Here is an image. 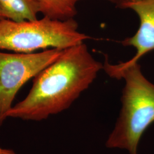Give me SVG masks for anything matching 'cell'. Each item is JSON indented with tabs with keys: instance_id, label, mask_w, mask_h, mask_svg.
Returning a JSON list of instances; mask_svg holds the SVG:
<instances>
[{
	"instance_id": "cell-4",
	"label": "cell",
	"mask_w": 154,
	"mask_h": 154,
	"mask_svg": "<svg viewBox=\"0 0 154 154\" xmlns=\"http://www.w3.org/2000/svg\"><path fill=\"white\" fill-rule=\"evenodd\" d=\"M63 50L51 48L29 54L0 52V127L19 90L54 62Z\"/></svg>"
},
{
	"instance_id": "cell-8",
	"label": "cell",
	"mask_w": 154,
	"mask_h": 154,
	"mask_svg": "<svg viewBox=\"0 0 154 154\" xmlns=\"http://www.w3.org/2000/svg\"><path fill=\"white\" fill-rule=\"evenodd\" d=\"M108 1H109L112 3H115L116 4L117 6H118L120 8H122L123 6L126 4L135 2L140 0H108Z\"/></svg>"
},
{
	"instance_id": "cell-10",
	"label": "cell",
	"mask_w": 154,
	"mask_h": 154,
	"mask_svg": "<svg viewBox=\"0 0 154 154\" xmlns=\"http://www.w3.org/2000/svg\"><path fill=\"white\" fill-rule=\"evenodd\" d=\"M5 15L4 14V12L2 11L1 6H0V20H2L3 19H5Z\"/></svg>"
},
{
	"instance_id": "cell-5",
	"label": "cell",
	"mask_w": 154,
	"mask_h": 154,
	"mask_svg": "<svg viewBox=\"0 0 154 154\" xmlns=\"http://www.w3.org/2000/svg\"><path fill=\"white\" fill-rule=\"evenodd\" d=\"M122 8L130 9L135 11L139 18L140 25L134 35L121 42L125 46L135 48V54L128 61L116 65L110 63V66L116 69L138 63L142 57L154 50V0H140L126 4Z\"/></svg>"
},
{
	"instance_id": "cell-9",
	"label": "cell",
	"mask_w": 154,
	"mask_h": 154,
	"mask_svg": "<svg viewBox=\"0 0 154 154\" xmlns=\"http://www.w3.org/2000/svg\"><path fill=\"white\" fill-rule=\"evenodd\" d=\"M0 154H16L14 151L7 149H2L0 147Z\"/></svg>"
},
{
	"instance_id": "cell-2",
	"label": "cell",
	"mask_w": 154,
	"mask_h": 154,
	"mask_svg": "<svg viewBox=\"0 0 154 154\" xmlns=\"http://www.w3.org/2000/svg\"><path fill=\"white\" fill-rule=\"evenodd\" d=\"M103 69L110 77L125 80L120 116L106 145L137 154L140 139L154 122V85L144 76L138 63L116 69L106 61Z\"/></svg>"
},
{
	"instance_id": "cell-1",
	"label": "cell",
	"mask_w": 154,
	"mask_h": 154,
	"mask_svg": "<svg viewBox=\"0 0 154 154\" xmlns=\"http://www.w3.org/2000/svg\"><path fill=\"white\" fill-rule=\"evenodd\" d=\"M103 69L83 43L63 50L61 55L33 79L26 97L7 116L39 121L67 109Z\"/></svg>"
},
{
	"instance_id": "cell-3",
	"label": "cell",
	"mask_w": 154,
	"mask_h": 154,
	"mask_svg": "<svg viewBox=\"0 0 154 154\" xmlns=\"http://www.w3.org/2000/svg\"><path fill=\"white\" fill-rule=\"evenodd\" d=\"M74 18L41 19L16 22L0 20V49L29 54L48 48L65 50L83 43L90 37L78 31Z\"/></svg>"
},
{
	"instance_id": "cell-7",
	"label": "cell",
	"mask_w": 154,
	"mask_h": 154,
	"mask_svg": "<svg viewBox=\"0 0 154 154\" xmlns=\"http://www.w3.org/2000/svg\"><path fill=\"white\" fill-rule=\"evenodd\" d=\"M44 16L59 20L74 18L77 3L83 0H35Z\"/></svg>"
},
{
	"instance_id": "cell-6",
	"label": "cell",
	"mask_w": 154,
	"mask_h": 154,
	"mask_svg": "<svg viewBox=\"0 0 154 154\" xmlns=\"http://www.w3.org/2000/svg\"><path fill=\"white\" fill-rule=\"evenodd\" d=\"M0 6L5 18L16 22L35 20L40 13L35 0H0Z\"/></svg>"
}]
</instances>
